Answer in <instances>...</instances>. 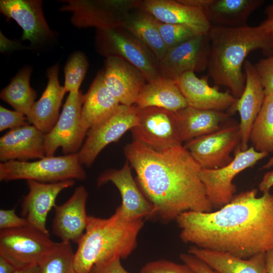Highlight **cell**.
Listing matches in <instances>:
<instances>
[{
  "mask_svg": "<svg viewBox=\"0 0 273 273\" xmlns=\"http://www.w3.org/2000/svg\"><path fill=\"white\" fill-rule=\"evenodd\" d=\"M143 219L128 220L117 208L107 218L88 216L85 232L74 256L76 273H89L95 264L115 257L125 259L137 246Z\"/></svg>",
  "mask_w": 273,
  "mask_h": 273,
  "instance_id": "obj_4",
  "label": "cell"
},
{
  "mask_svg": "<svg viewBox=\"0 0 273 273\" xmlns=\"http://www.w3.org/2000/svg\"><path fill=\"white\" fill-rule=\"evenodd\" d=\"M138 107L120 105L114 114L105 121L90 129L77 153L82 165L90 166L101 151L117 141L127 131L138 124Z\"/></svg>",
  "mask_w": 273,
  "mask_h": 273,
  "instance_id": "obj_11",
  "label": "cell"
},
{
  "mask_svg": "<svg viewBox=\"0 0 273 273\" xmlns=\"http://www.w3.org/2000/svg\"><path fill=\"white\" fill-rule=\"evenodd\" d=\"M27 220L18 216L15 209L0 210V230H8L28 225Z\"/></svg>",
  "mask_w": 273,
  "mask_h": 273,
  "instance_id": "obj_38",
  "label": "cell"
},
{
  "mask_svg": "<svg viewBox=\"0 0 273 273\" xmlns=\"http://www.w3.org/2000/svg\"><path fill=\"white\" fill-rule=\"evenodd\" d=\"M84 95L81 91L70 92L63 105L58 121L52 129L44 134L46 156H53L59 148L64 155L77 153L88 131L81 118Z\"/></svg>",
  "mask_w": 273,
  "mask_h": 273,
  "instance_id": "obj_7",
  "label": "cell"
},
{
  "mask_svg": "<svg viewBox=\"0 0 273 273\" xmlns=\"http://www.w3.org/2000/svg\"><path fill=\"white\" fill-rule=\"evenodd\" d=\"M134 105L140 108L156 107L174 112L188 106L175 81L163 77L147 82Z\"/></svg>",
  "mask_w": 273,
  "mask_h": 273,
  "instance_id": "obj_27",
  "label": "cell"
},
{
  "mask_svg": "<svg viewBox=\"0 0 273 273\" xmlns=\"http://www.w3.org/2000/svg\"><path fill=\"white\" fill-rule=\"evenodd\" d=\"M14 273H40L39 265L29 266L18 269Z\"/></svg>",
  "mask_w": 273,
  "mask_h": 273,
  "instance_id": "obj_46",
  "label": "cell"
},
{
  "mask_svg": "<svg viewBox=\"0 0 273 273\" xmlns=\"http://www.w3.org/2000/svg\"><path fill=\"white\" fill-rule=\"evenodd\" d=\"M88 193L83 186L77 187L65 203L56 205L53 220V233L61 241L78 243L87 225L86 204Z\"/></svg>",
  "mask_w": 273,
  "mask_h": 273,
  "instance_id": "obj_17",
  "label": "cell"
},
{
  "mask_svg": "<svg viewBox=\"0 0 273 273\" xmlns=\"http://www.w3.org/2000/svg\"><path fill=\"white\" fill-rule=\"evenodd\" d=\"M121 258L115 257L93 266L89 273H130L122 266Z\"/></svg>",
  "mask_w": 273,
  "mask_h": 273,
  "instance_id": "obj_39",
  "label": "cell"
},
{
  "mask_svg": "<svg viewBox=\"0 0 273 273\" xmlns=\"http://www.w3.org/2000/svg\"><path fill=\"white\" fill-rule=\"evenodd\" d=\"M59 67L50 68L47 72L49 80L40 99L32 106L28 122L44 134L49 132L59 117V110L65 94L64 86L58 80Z\"/></svg>",
  "mask_w": 273,
  "mask_h": 273,
  "instance_id": "obj_23",
  "label": "cell"
},
{
  "mask_svg": "<svg viewBox=\"0 0 273 273\" xmlns=\"http://www.w3.org/2000/svg\"><path fill=\"white\" fill-rule=\"evenodd\" d=\"M140 8L159 21L190 27L197 35H207L211 24L203 9L181 3L178 0L142 1Z\"/></svg>",
  "mask_w": 273,
  "mask_h": 273,
  "instance_id": "obj_19",
  "label": "cell"
},
{
  "mask_svg": "<svg viewBox=\"0 0 273 273\" xmlns=\"http://www.w3.org/2000/svg\"><path fill=\"white\" fill-rule=\"evenodd\" d=\"M240 142L239 125L233 124L188 141L184 146L202 168L217 169L233 160L231 154Z\"/></svg>",
  "mask_w": 273,
  "mask_h": 273,
  "instance_id": "obj_12",
  "label": "cell"
},
{
  "mask_svg": "<svg viewBox=\"0 0 273 273\" xmlns=\"http://www.w3.org/2000/svg\"><path fill=\"white\" fill-rule=\"evenodd\" d=\"M0 10L22 28L23 40L34 44L51 36L52 32L44 19L41 1L2 0Z\"/></svg>",
  "mask_w": 273,
  "mask_h": 273,
  "instance_id": "obj_21",
  "label": "cell"
},
{
  "mask_svg": "<svg viewBox=\"0 0 273 273\" xmlns=\"http://www.w3.org/2000/svg\"><path fill=\"white\" fill-rule=\"evenodd\" d=\"M266 18L260 24L269 33L273 41V1L265 10Z\"/></svg>",
  "mask_w": 273,
  "mask_h": 273,
  "instance_id": "obj_41",
  "label": "cell"
},
{
  "mask_svg": "<svg viewBox=\"0 0 273 273\" xmlns=\"http://www.w3.org/2000/svg\"><path fill=\"white\" fill-rule=\"evenodd\" d=\"M249 140L257 151L273 152V96H265L255 119Z\"/></svg>",
  "mask_w": 273,
  "mask_h": 273,
  "instance_id": "obj_31",
  "label": "cell"
},
{
  "mask_svg": "<svg viewBox=\"0 0 273 273\" xmlns=\"http://www.w3.org/2000/svg\"><path fill=\"white\" fill-rule=\"evenodd\" d=\"M175 113L182 143L216 131L228 117L222 111L200 110L189 106Z\"/></svg>",
  "mask_w": 273,
  "mask_h": 273,
  "instance_id": "obj_28",
  "label": "cell"
},
{
  "mask_svg": "<svg viewBox=\"0 0 273 273\" xmlns=\"http://www.w3.org/2000/svg\"><path fill=\"white\" fill-rule=\"evenodd\" d=\"M120 105L105 83L104 72H100L84 95L81 118L84 127L88 131L105 121L114 114Z\"/></svg>",
  "mask_w": 273,
  "mask_h": 273,
  "instance_id": "obj_24",
  "label": "cell"
},
{
  "mask_svg": "<svg viewBox=\"0 0 273 273\" xmlns=\"http://www.w3.org/2000/svg\"><path fill=\"white\" fill-rule=\"evenodd\" d=\"M188 253L204 261L217 273H267L265 253L242 259L228 253L191 247Z\"/></svg>",
  "mask_w": 273,
  "mask_h": 273,
  "instance_id": "obj_25",
  "label": "cell"
},
{
  "mask_svg": "<svg viewBox=\"0 0 273 273\" xmlns=\"http://www.w3.org/2000/svg\"><path fill=\"white\" fill-rule=\"evenodd\" d=\"M124 153L153 205V215L168 222L186 211H212L199 176L202 167L184 146L159 151L133 140Z\"/></svg>",
  "mask_w": 273,
  "mask_h": 273,
  "instance_id": "obj_2",
  "label": "cell"
},
{
  "mask_svg": "<svg viewBox=\"0 0 273 273\" xmlns=\"http://www.w3.org/2000/svg\"><path fill=\"white\" fill-rule=\"evenodd\" d=\"M88 61L85 56L81 52L73 54L64 67L65 93L69 92L78 93L85 75Z\"/></svg>",
  "mask_w": 273,
  "mask_h": 273,
  "instance_id": "obj_33",
  "label": "cell"
},
{
  "mask_svg": "<svg viewBox=\"0 0 273 273\" xmlns=\"http://www.w3.org/2000/svg\"><path fill=\"white\" fill-rule=\"evenodd\" d=\"M266 270L267 273H273V248L265 253Z\"/></svg>",
  "mask_w": 273,
  "mask_h": 273,
  "instance_id": "obj_45",
  "label": "cell"
},
{
  "mask_svg": "<svg viewBox=\"0 0 273 273\" xmlns=\"http://www.w3.org/2000/svg\"><path fill=\"white\" fill-rule=\"evenodd\" d=\"M140 273H196L185 263L179 264L165 259L149 262L141 268Z\"/></svg>",
  "mask_w": 273,
  "mask_h": 273,
  "instance_id": "obj_35",
  "label": "cell"
},
{
  "mask_svg": "<svg viewBox=\"0 0 273 273\" xmlns=\"http://www.w3.org/2000/svg\"><path fill=\"white\" fill-rule=\"evenodd\" d=\"M208 36V75L215 84L228 88L238 99L245 88L243 68L247 56L258 50L267 57L273 55L272 38L261 24L239 27L211 25Z\"/></svg>",
  "mask_w": 273,
  "mask_h": 273,
  "instance_id": "obj_3",
  "label": "cell"
},
{
  "mask_svg": "<svg viewBox=\"0 0 273 273\" xmlns=\"http://www.w3.org/2000/svg\"><path fill=\"white\" fill-rule=\"evenodd\" d=\"M17 269L10 261L0 256V273H14Z\"/></svg>",
  "mask_w": 273,
  "mask_h": 273,
  "instance_id": "obj_43",
  "label": "cell"
},
{
  "mask_svg": "<svg viewBox=\"0 0 273 273\" xmlns=\"http://www.w3.org/2000/svg\"><path fill=\"white\" fill-rule=\"evenodd\" d=\"M82 166L77 153L46 156L31 162L9 161L0 163V180L26 179L43 183L83 180L86 175Z\"/></svg>",
  "mask_w": 273,
  "mask_h": 273,
  "instance_id": "obj_5",
  "label": "cell"
},
{
  "mask_svg": "<svg viewBox=\"0 0 273 273\" xmlns=\"http://www.w3.org/2000/svg\"><path fill=\"white\" fill-rule=\"evenodd\" d=\"M138 124L131 129L133 140L157 150L182 145L175 112L148 107L138 108Z\"/></svg>",
  "mask_w": 273,
  "mask_h": 273,
  "instance_id": "obj_9",
  "label": "cell"
},
{
  "mask_svg": "<svg viewBox=\"0 0 273 273\" xmlns=\"http://www.w3.org/2000/svg\"><path fill=\"white\" fill-rule=\"evenodd\" d=\"M174 81L188 106L195 109L231 110L238 100L229 92H222L218 88L210 86L206 78H198L194 72L185 73Z\"/></svg>",
  "mask_w": 273,
  "mask_h": 273,
  "instance_id": "obj_20",
  "label": "cell"
},
{
  "mask_svg": "<svg viewBox=\"0 0 273 273\" xmlns=\"http://www.w3.org/2000/svg\"><path fill=\"white\" fill-rule=\"evenodd\" d=\"M31 71L24 68L11 80L1 92V99L10 105L16 111L22 112L27 117L35 102L36 93L29 83Z\"/></svg>",
  "mask_w": 273,
  "mask_h": 273,
  "instance_id": "obj_30",
  "label": "cell"
},
{
  "mask_svg": "<svg viewBox=\"0 0 273 273\" xmlns=\"http://www.w3.org/2000/svg\"><path fill=\"white\" fill-rule=\"evenodd\" d=\"M27 116L22 112L12 111L1 106L0 131L11 130L29 124Z\"/></svg>",
  "mask_w": 273,
  "mask_h": 273,
  "instance_id": "obj_37",
  "label": "cell"
},
{
  "mask_svg": "<svg viewBox=\"0 0 273 273\" xmlns=\"http://www.w3.org/2000/svg\"><path fill=\"white\" fill-rule=\"evenodd\" d=\"M254 66L265 96H273V55L261 59Z\"/></svg>",
  "mask_w": 273,
  "mask_h": 273,
  "instance_id": "obj_36",
  "label": "cell"
},
{
  "mask_svg": "<svg viewBox=\"0 0 273 273\" xmlns=\"http://www.w3.org/2000/svg\"><path fill=\"white\" fill-rule=\"evenodd\" d=\"M108 182H111L120 192L122 203L118 208L125 219L134 220L153 215V205L133 177L127 161L121 169L107 170L97 179L98 186Z\"/></svg>",
  "mask_w": 273,
  "mask_h": 273,
  "instance_id": "obj_14",
  "label": "cell"
},
{
  "mask_svg": "<svg viewBox=\"0 0 273 273\" xmlns=\"http://www.w3.org/2000/svg\"><path fill=\"white\" fill-rule=\"evenodd\" d=\"M268 155L256 151L252 146L244 151L238 149L229 164L217 169L202 168L200 178L213 208L218 209L230 202L237 191L233 183L235 176Z\"/></svg>",
  "mask_w": 273,
  "mask_h": 273,
  "instance_id": "obj_8",
  "label": "cell"
},
{
  "mask_svg": "<svg viewBox=\"0 0 273 273\" xmlns=\"http://www.w3.org/2000/svg\"><path fill=\"white\" fill-rule=\"evenodd\" d=\"M179 258L196 273H217L204 261L189 253L179 254Z\"/></svg>",
  "mask_w": 273,
  "mask_h": 273,
  "instance_id": "obj_40",
  "label": "cell"
},
{
  "mask_svg": "<svg viewBox=\"0 0 273 273\" xmlns=\"http://www.w3.org/2000/svg\"><path fill=\"white\" fill-rule=\"evenodd\" d=\"M251 189L214 211H189L175 219L180 239L198 248L248 259L273 248V193Z\"/></svg>",
  "mask_w": 273,
  "mask_h": 273,
  "instance_id": "obj_1",
  "label": "cell"
},
{
  "mask_svg": "<svg viewBox=\"0 0 273 273\" xmlns=\"http://www.w3.org/2000/svg\"><path fill=\"white\" fill-rule=\"evenodd\" d=\"M243 70L246 78L245 88L236 104L231 110V112L237 111L240 114L241 142L239 149L242 151L248 149V143L251 130L265 97L254 65L246 60L244 63Z\"/></svg>",
  "mask_w": 273,
  "mask_h": 273,
  "instance_id": "obj_18",
  "label": "cell"
},
{
  "mask_svg": "<svg viewBox=\"0 0 273 273\" xmlns=\"http://www.w3.org/2000/svg\"><path fill=\"white\" fill-rule=\"evenodd\" d=\"M105 83L121 105L135 104L138 97L147 82L138 68L117 56H107L104 72Z\"/></svg>",
  "mask_w": 273,
  "mask_h": 273,
  "instance_id": "obj_15",
  "label": "cell"
},
{
  "mask_svg": "<svg viewBox=\"0 0 273 273\" xmlns=\"http://www.w3.org/2000/svg\"><path fill=\"white\" fill-rule=\"evenodd\" d=\"M73 252L70 243L61 241L39 265L40 273H76Z\"/></svg>",
  "mask_w": 273,
  "mask_h": 273,
  "instance_id": "obj_32",
  "label": "cell"
},
{
  "mask_svg": "<svg viewBox=\"0 0 273 273\" xmlns=\"http://www.w3.org/2000/svg\"><path fill=\"white\" fill-rule=\"evenodd\" d=\"M210 0H178L182 4L194 7L204 9L210 2Z\"/></svg>",
  "mask_w": 273,
  "mask_h": 273,
  "instance_id": "obj_44",
  "label": "cell"
},
{
  "mask_svg": "<svg viewBox=\"0 0 273 273\" xmlns=\"http://www.w3.org/2000/svg\"><path fill=\"white\" fill-rule=\"evenodd\" d=\"M44 134L29 124L10 130L0 138V161H28L45 157Z\"/></svg>",
  "mask_w": 273,
  "mask_h": 273,
  "instance_id": "obj_22",
  "label": "cell"
},
{
  "mask_svg": "<svg viewBox=\"0 0 273 273\" xmlns=\"http://www.w3.org/2000/svg\"><path fill=\"white\" fill-rule=\"evenodd\" d=\"M273 166V156L269 161L263 166V169H267Z\"/></svg>",
  "mask_w": 273,
  "mask_h": 273,
  "instance_id": "obj_47",
  "label": "cell"
},
{
  "mask_svg": "<svg viewBox=\"0 0 273 273\" xmlns=\"http://www.w3.org/2000/svg\"><path fill=\"white\" fill-rule=\"evenodd\" d=\"M209 40L207 35H196L168 50L159 61L162 77L175 80L185 73L207 69Z\"/></svg>",
  "mask_w": 273,
  "mask_h": 273,
  "instance_id": "obj_13",
  "label": "cell"
},
{
  "mask_svg": "<svg viewBox=\"0 0 273 273\" xmlns=\"http://www.w3.org/2000/svg\"><path fill=\"white\" fill-rule=\"evenodd\" d=\"M264 3L263 0H210L203 10L211 25L239 27L247 25L250 15Z\"/></svg>",
  "mask_w": 273,
  "mask_h": 273,
  "instance_id": "obj_26",
  "label": "cell"
},
{
  "mask_svg": "<svg viewBox=\"0 0 273 273\" xmlns=\"http://www.w3.org/2000/svg\"><path fill=\"white\" fill-rule=\"evenodd\" d=\"M56 245L49 234L29 225L0 231V256L17 269L39 265Z\"/></svg>",
  "mask_w": 273,
  "mask_h": 273,
  "instance_id": "obj_6",
  "label": "cell"
},
{
  "mask_svg": "<svg viewBox=\"0 0 273 273\" xmlns=\"http://www.w3.org/2000/svg\"><path fill=\"white\" fill-rule=\"evenodd\" d=\"M156 20L149 13L139 8L126 15L122 27L143 42L160 61L168 50L160 34Z\"/></svg>",
  "mask_w": 273,
  "mask_h": 273,
  "instance_id": "obj_29",
  "label": "cell"
},
{
  "mask_svg": "<svg viewBox=\"0 0 273 273\" xmlns=\"http://www.w3.org/2000/svg\"><path fill=\"white\" fill-rule=\"evenodd\" d=\"M156 23L167 50L198 35L194 30L186 26L164 23L157 19Z\"/></svg>",
  "mask_w": 273,
  "mask_h": 273,
  "instance_id": "obj_34",
  "label": "cell"
},
{
  "mask_svg": "<svg viewBox=\"0 0 273 273\" xmlns=\"http://www.w3.org/2000/svg\"><path fill=\"white\" fill-rule=\"evenodd\" d=\"M108 56H117L138 68L147 82L161 76L159 61L143 42L122 27L100 30Z\"/></svg>",
  "mask_w": 273,
  "mask_h": 273,
  "instance_id": "obj_10",
  "label": "cell"
},
{
  "mask_svg": "<svg viewBox=\"0 0 273 273\" xmlns=\"http://www.w3.org/2000/svg\"><path fill=\"white\" fill-rule=\"evenodd\" d=\"M26 181L29 192L22 203L21 215L29 225L49 234L46 226L48 213L56 205V200L60 193L73 186L75 180L53 183H43L33 180Z\"/></svg>",
  "mask_w": 273,
  "mask_h": 273,
  "instance_id": "obj_16",
  "label": "cell"
},
{
  "mask_svg": "<svg viewBox=\"0 0 273 273\" xmlns=\"http://www.w3.org/2000/svg\"><path fill=\"white\" fill-rule=\"evenodd\" d=\"M273 187V170L266 173L258 185L259 190L263 193L270 192Z\"/></svg>",
  "mask_w": 273,
  "mask_h": 273,
  "instance_id": "obj_42",
  "label": "cell"
}]
</instances>
